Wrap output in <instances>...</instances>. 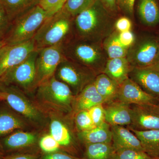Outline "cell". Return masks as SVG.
I'll use <instances>...</instances> for the list:
<instances>
[{
  "label": "cell",
  "mask_w": 159,
  "mask_h": 159,
  "mask_svg": "<svg viewBox=\"0 0 159 159\" xmlns=\"http://www.w3.org/2000/svg\"><path fill=\"white\" fill-rule=\"evenodd\" d=\"M116 22L99 0L74 18V37L84 40L102 43L111 34Z\"/></svg>",
  "instance_id": "obj_1"
},
{
  "label": "cell",
  "mask_w": 159,
  "mask_h": 159,
  "mask_svg": "<svg viewBox=\"0 0 159 159\" xmlns=\"http://www.w3.org/2000/svg\"><path fill=\"white\" fill-rule=\"evenodd\" d=\"M34 92L35 102L48 113L73 116L75 96L68 86L54 75L38 86Z\"/></svg>",
  "instance_id": "obj_2"
},
{
  "label": "cell",
  "mask_w": 159,
  "mask_h": 159,
  "mask_svg": "<svg viewBox=\"0 0 159 159\" xmlns=\"http://www.w3.org/2000/svg\"><path fill=\"white\" fill-rule=\"evenodd\" d=\"M74 20L62 9L47 18L33 38L36 50L64 45L74 38Z\"/></svg>",
  "instance_id": "obj_3"
},
{
  "label": "cell",
  "mask_w": 159,
  "mask_h": 159,
  "mask_svg": "<svg viewBox=\"0 0 159 159\" xmlns=\"http://www.w3.org/2000/svg\"><path fill=\"white\" fill-rule=\"evenodd\" d=\"M2 100L16 112L25 119L33 128L43 129L49 123L48 113L31 100L21 89L11 85L0 83Z\"/></svg>",
  "instance_id": "obj_4"
},
{
  "label": "cell",
  "mask_w": 159,
  "mask_h": 159,
  "mask_svg": "<svg viewBox=\"0 0 159 159\" xmlns=\"http://www.w3.org/2000/svg\"><path fill=\"white\" fill-rule=\"evenodd\" d=\"M67 59L85 66L97 75L103 73L108 60L102 43L74 38L63 45Z\"/></svg>",
  "instance_id": "obj_5"
},
{
  "label": "cell",
  "mask_w": 159,
  "mask_h": 159,
  "mask_svg": "<svg viewBox=\"0 0 159 159\" xmlns=\"http://www.w3.org/2000/svg\"><path fill=\"white\" fill-rule=\"evenodd\" d=\"M49 133L60 146L61 150L75 156L82 157L84 146L80 142L74 125V116H64L48 113Z\"/></svg>",
  "instance_id": "obj_6"
},
{
  "label": "cell",
  "mask_w": 159,
  "mask_h": 159,
  "mask_svg": "<svg viewBox=\"0 0 159 159\" xmlns=\"http://www.w3.org/2000/svg\"><path fill=\"white\" fill-rule=\"evenodd\" d=\"M50 16L39 5L35 6L11 22L4 42L6 45L16 44L33 39L43 23Z\"/></svg>",
  "instance_id": "obj_7"
},
{
  "label": "cell",
  "mask_w": 159,
  "mask_h": 159,
  "mask_svg": "<svg viewBox=\"0 0 159 159\" xmlns=\"http://www.w3.org/2000/svg\"><path fill=\"white\" fill-rule=\"evenodd\" d=\"M97 76L85 66L66 58L60 63L54 74L56 79L68 86L75 96L94 82Z\"/></svg>",
  "instance_id": "obj_8"
},
{
  "label": "cell",
  "mask_w": 159,
  "mask_h": 159,
  "mask_svg": "<svg viewBox=\"0 0 159 159\" xmlns=\"http://www.w3.org/2000/svg\"><path fill=\"white\" fill-rule=\"evenodd\" d=\"M37 50L18 65L10 69L0 77V83L17 87L27 94L36 89V63Z\"/></svg>",
  "instance_id": "obj_9"
},
{
  "label": "cell",
  "mask_w": 159,
  "mask_h": 159,
  "mask_svg": "<svg viewBox=\"0 0 159 159\" xmlns=\"http://www.w3.org/2000/svg\"><path fill=\"white\" fill-rule=\"evenodd\" d=\"M37 51L35 63L36 88L42 83L54 76L60 63L66 58L63 45L46 47Z\"/></svg>",
  "instance_id": "obj_10"
},
{
  "label": "cell",
  "mask_w": 159,
  "mask_h": 159,
  "mask_svg": "<svg viewBox=\"0 0 159 159\" xmlns=\"http://www.w3.org/2000/svg\"><path fill=\"white\" fill-rule=\"evenodd\" d=\"M159 51V42L152 38L136 39L129 48L126 58L132 67L147 68L152 65Z\"/></svg>",
  "instance_id": "obj_11"
},
{
  "label": "cell",
  "mask_w": 159,
  "mask_h": 159,
  "mask_svg": "<svg viewBox=\"0 0 159 159\" xmlns=\"http://www.w3.org/2000/svg\"><path fill=\"white\" fill-rule=\"evenodd\" d=\"M40 136L39 132L35 130L20 129L1 138L0 144L6 154L39 150Z\"/></svg>",
  "instance_id": "obj_12"
},
{
  "label": "cell",
  "mask_w": 159,
  "mask_h": 159,
  "mask_svg": "<svg viewBox=\"0 0 159 159\" xmlns=\"http://www.w3.org/2000/svg\"><path fill=\"white\" fill-rule=\"evenodd\" d=\"M132 122L126 127L139 131L159 129V104H131Z\"/></svg>",
  "instance_id": "obj_13"
},
{
  "label": "cell",
  "mask_w": 159,
  "mask_h": 159,
  "mask_svg": "<svg viewBox=\"0 0 159 159\" xmlns=\"http://www.w3.org/2000/svg\"><path fill=\"white\" fill-rule=\"evenodd\" d=\"M33 39L13 45H5L0 51V77L24 61L35 51Z\"/></svg>",
  "instance_id": "obj_14"
},
{
  "label": "cell",
  "mask_w": 159,
  "mask_h": 159,
  "mask_svg": "<svg viewBox=\"0 0 159 159\" xmlns=\"http://www.w3.org/2000/svg\"><path fill=\"white\" fill-rule=\"evenodd\" d=\"M117 99L129 104H159V100L145 93L128 78L120 84Z\"/></svg>",
  "instance_id": "obj_15"
},
{
  "label": "cell",
  "mask_w": 159,
  "mask_h": 159,
  "mask_svg": "<svg viewBox=\"0 0 159 159\" xmlns=\"http://www.w3.org/2000/svg\"><path fill=\"white\" fill-rule=\"evenodd\" d=\"M0 104V138L17 130H31L32 125L7 103Z\"/></svg>",
  "instance_id": "obj_16"
},
{
  "label": "cell",
  "mask_w": 159,
  "mask_h": 159,
  "mask_svg": "<svg viewBox=\"0 0 159 159\" xmlns=\"http://www.w3.org/2000/svg\"><path fill=\"white\" fill-rule=\"evenodd\" d=\"M129 77L143 91L159 100V72L150 68L132 67Z\"/></svg>",
  "instance_id": "obj_17"
},
{
  "label": "cell",
  "mask_w": 159,
  "mask_h": 159,
  "mask_svg": "<svg viewBox=\"0 0 159 159\" xmlns=\"http://www.w3.org/2000/svg\"><path fill=\"white\" fill-rule=\"evenodd\" d=\"M105 111V122L111 125L128 127L132 122L130 104L116 99L103 104Z\"/></svg>",
  "instance_id": "obj_18"
},
{
  "label": "cell",
  "mask_w": 159,
  "mask_h": 159,
  "mask_svg": "<svg viewBox=\"0 0 159 159\" xmlns=\"http://www.w3.org/2000/svg\"><path fill=\"white\" fill-rule=\"evenodd\" d=\"M112 143L115 151L134 149L144 151L139 139L127 127L121 125H111Z\"/></svg>",
  "instance_id": "obj_19"
},
{
  "label": "cell",
  "mask_w": 159,
  "mask_h": 159,
  "mask_svg": "<svg viewBox=\"0 0 159 159\" xmlns=\"http://www.w3.org/2000/svg\"><path fill=\"white\" fill-rule=\"evenodd\" d=\"M105 101L99 95L94 82L84 89L75 96L73 104V116L79 111L88 110L94 106L104 104Z\"/></svg>",
  "instance_id": "obj_20"
},
{
  "label": "cell",
  "mask_w": 159,
  "mask_h": 159,
  "mask_svg": "<svg viewBox=\"0 0 159 159\" xmlns=\"http://www.w3.org/2000/svg\"><path fill=\"white\" fill-rule=\"evenodd\" d=\"M77 136L83 146L88 144L112 142L111 125L106 122L89 130L77 132Z\"/></svg>",
  "instance_id": "obj_21"
},
{
  "label": "cell",
  "mask_w": 159,
  "mask_h": 159,
  "mask_svg": "<svg viewBox=\"0 0 159 159\" xmlns=\"http://www.w3.org/2000/svg\"><path fill=\"white\" fill-rule=\"evenodd\" d=\"M131 68L126 57L112 58L107 60L103 73L120 84L129 78Z\"/></svg>",
  "instance_id": "obj_22"
},
{
  "label": "cell",
  "mask_w": 159,
  "mask_h": 159,
  "mask_svg": "<svg viewBox=\"0 0 159 159\" xmlns=\"http://www.w3.org/2000/svg\"><path fill=\"white\" fill-rule=\"evenodd\" d=\"M130 130L140 140L145 153L154 159L159 158V129Z\"/></svg>",
  "instance_id": "obj_23"
},
{
  "label": "cell",
  "mask_w": 159,
  "mask_h": 159,
  "mask_svg": "<svg viewBox=\"0 0 159 159\" xmlns=\"http://www.w3.org/2000/svg\"><path fill=\"white\" fill-rule=\"evenodd\" d=\"M97 92L104 99V103L117 99L120 84L105 74L97 75L94 81Z\"/></svg>",
  "instance_id": "obj_24"
},
{
  "label": "cell",
  "mask_w": 159,
  "mask_h": 159,
  "mask_svg": "<svg viewBox=\"0 0 159 159\" xmlns=\"http://www.w3.org/2000/svg\"><path fill=\"white\" fill-rule=\"evenodd\" d=\"M41 0H0L9 20L15 19L39 5Z\"/></svg>",
  "instance_id": "obj_25"
},
{
  "label": "cell",
  "mask_w": 159,
  "mask_h": 159,
  "mask_svg": "<svg viewBox=\"0 0 159 159\" xmlns=\"http://www.w3.org/2000/svg\"><path fill=\"white\" fill-rule=\"evenodd\" d=\"M138 12L146 25L154 26L159 23V6L157 0H139Z\"/></svg>",
  "instance_id": "obj_26"
},
{
  "label": "cell",
  "mask_w": 159,
  "mask_h": 159,
  "mask_svg": "<svg viewBox=\"0 0 159 159\" xmlns=\"http://www.w3.org/2000/svg\"><path fill=\"white\" fill-rule=\"evenodd\" d=\"M115 150L112 143H101L84 146V159H113Z\"/></svg>",
  "instance_id": "obj_27"
},
{
  "label": "cell",
  "mask_w": 159,
  "mask_h": 159,
  "mask_svg": "<svg viewBox=\"0 0 159 159\" xmlns=\"http://www.w3.org/2000/svg\"><path fill=\"white\" fill-rule=\"evenodd\" d=\"M102 45L108 59L126 57L129 48L120 43L118 31H114L107 36Z\"/></svg>",
  "instance_id": "obj_28"
},
{
  "label": "cell",
  "mask_w": 159,
  "mask_h": 159,
  "mask_svg": "<svg viewBox=\"0 0 159 159\" xmlns=\"http://www.w3.org/2000/svg\"><path fill=\"white\" fill-rule=\"evenodd\" d=\"M96 0H67L63 7L66 12L75 17L84 9L88 8Z\"/></svg>",
  "instance_id": "obj_29"
},
{
  "label": "cell",
  "mask_w": 159,
  "mask_h": 159,
  "mask_svg": "<svg viewBox=\"0 0 159 159\" xmlns=\"http://www.w3.org/2000/svg\"><path fill=\"white\" fill-rule=\"evenodd\" d=\"M74 125L77 132L89 130L96 127L88 110H82L74 115Z\"/></svg>",
  "instance_id": "obj_30"
},
{
  "label": "cell",
  "mask_w": 159,
  "mask_h": 159,
  "mask_svg": "<svg viewBox=\"0 0 159 159\" xmlns=\"http://www.w3.org/2000/svg\"><path fill=\"white\" fill-rule=\"evenodd\" d=\"M39 147L42 154L50 153L61 151L58 142L49 133L40 137Z\"/></svg>",
  "instance_id": "obj_31"
},
{
  "label": "cell",
  "mask_w": 159,
  "mask_h": 159,
  "mask_svg": "<svg viewBox=\"0 0 159 159\" xmlns=\"http://www.w3.org/2000/svg\"><path fill=\"white\" fill-rule=\"evenodd\" d=\"M113 159H154L145 152L134 149H122L115 151Z\"/></svg>",
  "instance_id": "obj_32"
},
{
  "label": "cell",
  "mask_w": 159,
  "mask_h": 159,
  "mask_svg": "<svg viewBox=\"0 0 159 159\" xmlns=\"http://www.w3.org/2000/svg\"><path fill=\"white\" fill-rule=\"evenodd\" d=\"M67 0H41L39 5L50 16L62 9Z\"/></svg>",
  "instance_id": "obj_33"
},
{
  "label": "cell",
  "mask_w": 159,
  "mask_h": 159,
  "mask_svg": "<svg viewBox=\"0 0 159 159\" xmlns=\"http://www.w3.org/2000/svg\"><path fill=\"white\" fill-rule=\"evenodd\" d=\"M88 110L95 126H98L106 122L105 111L103 104L94 106Z\"/></svg>",
  "instance_id": "obj_34"
},
{
  "label": "cell",
  "mask_w": 159,
  "mask_h": 159,
  "mask_svg": "<svg viewBox=\"0 0 159 159\" xmlns=\"http://www.w3.org/2000/svg\"><path fill=\"white\" fill-rule=\"evenodd\" d=\"M11 22L0 4V41H4L11 26Z\"/></svg>",
  "instance_id": "obj_35"
},
{
  "label": "cell",
  "mask_w": 159,
  "mask_h": 159,
  "mask_svg": "<svg viewBox=\"0 0 159 159\" xmlns=\"http://www.w3.org/2000/svg\"><path fill=\"white\" fill-rule=\"evenodd\" d=\"M41 151L19 152L6 154L3 159H38L41 155Z\"/></svg>",
  "instance_id": "obj_36"
},
{
  "label": "cell",
  "mask_w": 159,
  "mask_h": 159,
  "mask_svg": "<svg viewBox=\"0 0 159 159\" xmlns=\"http://www.w3.org/2000/svg\"><path fill=\"white\" fill-rule=\"evenodd\" d=\"M38 159H84L72 155L62 151H58L50 153L41 154Z\"/></svg>",
  "instance_id": "obj_37"
},
{
  "label": "cell",
  "mask_w": 159,
  "mask_h": 159,
  "mask_svg": "<svg viewBox=\"0 0 159 159\" xmlns=\"http://www.w3.org/2000/svg\"><path fill=\"white\" fill-rule=\"evenodd\" d=\"M119 39L122 45L128 48L133 44L136 39L131 30L121 33L119 32Z\"/></svg>",
  "instance_id": "obj_38"
},
{
  "label": "cell",
  "mask_w": 159,
  "mask_h": 159,
  "mask_svg": "<svg viewBox=\"0 0 159 159\" xmlns=\"http://www.w3.org/2000/svg\"><path fill=\"white\" fill-rule=\"evenodd\" d=\"M115 29L119 33L130 31L132 28V23L128 18L122 17L117 20L115 23Z\"/></svg>",
  "instance_id": "obj_39"
},
{
  "label": "cell",
  "mask_w": 159,
  "mask_h": 159,
  "mask_svg": "<svg viewBox=\"0 0 159 159\" xmlns=\"http://www.w3.org/2000/svg\"><path fill=\"white\" fill-rule=\"evenodd\" d=\"M136 0H121L119 8L129 16H133L134 6Z\"/></svg>",
  "instance_id": "obj_40"
},
{
  "label": "cell",
  "mask_w": 159,
  "mask_h": 159,
  "mask_svg": "<svg viewBox=\"0 0 159 159\" xmlns=\"http://www.w3.org/2000/svg\"><path fill=\"white\" fill-rule=\"evenodd\" d=\"M112 15L116 14L119 9L117 0H99Z\"/></svg>",
  "instance_id": "obj_41"
},
{
  "label": "cell",
  "mask_w": 159,
  "mask_h": 159,
  "mask_svg": "<svg viewBox=\"0 0 159 159\" xmlns=\"http://www.w3.org/2000/svg\"><path fill=\"white\" fill-rule=\"evenodd\" d=\"M150 68L153 69V70H155L159 72V51L157 55L155 60L154 61L153 63L152 64V65L149 67Z\"/></svg>",
  "instance_id": "obj_42"
},
{
  "label": "cell",
  "mask_w": 159,
  "mask_h": 159,
  "mask_svg": "<svg viewBox=\"0 0 159 159\" xmlns=\"http://www.w3.org/2000/svg\"><path fill=\"white\" fill-rule=\"evenodd\" d=\"M6 153L3 150L1 144H0V159H3V157L5 156Z\"/></svg>",
  "instance_id": "obj_43"
},
{
  "label": "cell",
  "mask_w": 159,
  "mask_h": 159,
  "mask_svg": "<svg viewBox=\"0 0 159 159\" xmlns=\"http://www.w3.org/2000/svg\"><path fill=\"white\" fill-rule=\"evenodd\" d=\"M6 44L4 41H0V51L1 50L2 48L3 47L6 45Z\"/></svg>",
  "instance_id": "obj_44"
},
{
  "label": "cell",
  "mask_w": 159,
  "mask_h": 159,
  "mask_svg": "<svg viewBox=\"0 0 159 159\" xmlns=\"http://www.w3.org/2000/svg\"><path fill=\"white\" fill-rule=\"evenodd\" d=\"M0 100H2V93L0 90Z\"/></svg>",
  "instance_id": "obj_45"
},
{
  "label": "cell",
  "mask_w": 159,
  "mask_h": 159,
  "mask_svg": "<svg viewBox=\"0 0 159 159\" xmlns=\"http://www.w3.org/2000/svg\"><path fill=\"white\" fill-rule=\"evenodd\" d=\"M117 3H118V6H119V3H120V1H121V0H117Z\"/></svg>",
  "instance_id": "obj_46"
},
{
  "label": "cell",
  "mask_w": 159,
  "mask_h": 159,
  "mask_svg": "<svg viewBox=\"0 0 159 159\" xmlns=\"http://www.w3.org/2000/svg\"></svg>",
  "instance_id": "obj_47"
},
{
  "label": "cell",
  "mask_w": 159,
  "mask_h": 159,
  "mask_svg": "<svg viewBox=\"0 0 159 159\" xmlns=\"http://www.w3.org/2000/svg\"><path fill=\"white\" fill-rule=\"evenodd\" d=\"M1 100H0V101H1Z\"/></svg>",
  "instance_id": "obj_48"
},
{
  "label": "cell",
  "mask_w": 159,
  "mask_h": 159,
  "mask_svg": "<svg viewBox=\"0 0 159 159\" xmlns=\"http://www.w3.org/2000/svg\"></svg>",
  "instance_id": "obj_49"
},
{
  "label": "cell",
  "mask_w": 159,
  "mask_h": 159,
  "mask_svg": "<svg viewBox=\"0 0 159 159\" xmlns=\"http://www.w3.org/2000/svg\"></svg>",
  "instance_id": "obj_50"
}]
</instances>
